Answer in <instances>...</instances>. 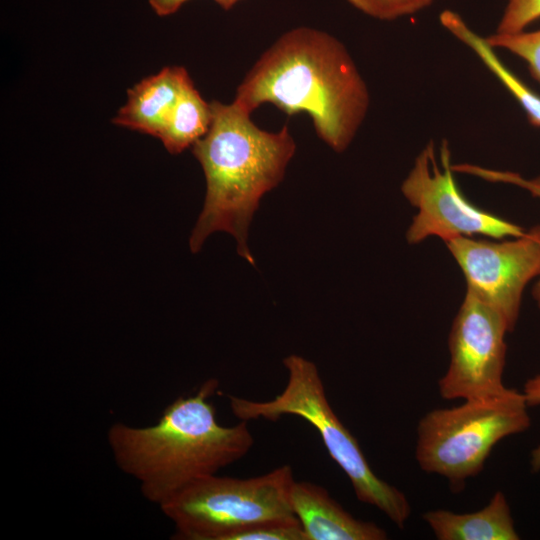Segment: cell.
<instances>
[{"label":"cell","mask_w":540,"mask_h":540,"mask_svg":"<svg viewBox=\"0 0 540 540\" xmlns=\"http://www.w3.org/2000/svg\"><path fill=\"white\" fill-rule=\"evenodd\" d=\"M540 19V0H507L496 33H516Z\"/></svg>","instance_id":"obj_18"},{"label":"cell","mask_w":540,"mask_h":540,"mask_svg":"<svg viewBox=\"0 0 540 540\" xmlns=\"http://www.w3.org/2000/svg\"><path fill=\"white\" fill-rule=\"evenodd\" d=\"M283 364L288 378L278 395L267 401L229 395L232 413L245 421L260 418L277 421L287 415L307 421L317 430L328 454L348 477L357 499L376 507L396 526L403 528L411 515L406 495L371 469L357 439L330 406L317 366L296 354L284 358Z\"/></svg>","instance_id":"obj_4"},{"label":"cell","mask_w":540,"mask_h":540,"mask_svg":"<svg viewBox=\"0 0 540 540\" xmlns=\"http://www.w3.org/2000/svg\"><path fill=\"white\" fill-rule=\"evenodd\" d=\"M507 332L500 314L466 290L449 333L450 363L438 381L440 396L464 401L504 392Z\"/></svg>","instance_id":"obj_8"},{"label":"cell","mask_w":540,"mask_h":540,"mask_svg":"<svg viewBox=\"0 0 540 540\" xmlns=\"http://www.w3.org/2000/svg\"><path fill=\"white\" fill-rule=\"evenodd\" d=\"M454 170L458 173L476 176L488 182L515 185L527 190L534 197L540 198V176L526 179L515 172L490 169L469 163L455 164ZM532 295L540 309V275L532 290Z\"/></svg>","instance_id":"obj_16"},{"label":"cell","mask_w":540,"mask_h":540,"mask_svg":"<svg viewBox=\"0 0 540 540\" xmlns=\"http://www.w3.org/2000/svg\"><path fill=\"white\" fill-rule=\"evenodd\" d=\"M453 172L446 141L440 148V165L433 141L415 158L401 185L402 194L417 209L406 232L409 244L421 243L429 237L447 242L464 236L501 240L524 234L521 226L472 204L460 191Z\"/></svg>","instance_id":"obj_7"},{"label":"cell","mask_w":540,"mask_h":540,"mask_svg":"<svg viewBox=\"0 0 540 540\" xmlns=\"http://www.w3.org/2000/svg\"><path fill=\"white\" fill-rule=\"evenodd\" d=\"M188 72L184 67H165L128 90L126 104L113 123L160 137L173 111Z\"/></svg>","instance_id":"obj_11"},{"label":"cell","mask_w":540,"mask_h":540,"mask_svg":"<svg viewBox=\"0 0 540 540\" xmlns=\"http://www.w3.org/2000/svg\"><path fill=\"white\" fill-rule=\"evenodd\" d=\"M188 0H149L154 12L159 16L175 13Z\"/></svg>","instance_id":"obj_21"},{"label":"cell","mask_w":540,"mask_h":540,"mask_svg":"<svg viewBox=\"0 0 540 540\" xmlns=\"http://www.w3.org/2000/svg\"><path fill=\"white\" fill-rule=\"evenodd\" d=\"M292 467L281 465L263 475L202 477L160 505L175 526V539L232 540L253 526L295 520L290 501Z\"/></svg>","instance_id":"obj_6"},{"label":"cell","mask_w":540,"mask_h":540,"mask_svg":"<svg viewBox=\"0 0 540 540\" xmlns=\"http://www.w3.org/2000/svg\"><path fill=\"white\" fill-rule=\"evenodd\" d=\"M494 49H504L521 58L532 78L540 84V29L516 33H494L485 37Z\"/></svg>","instance_id":"obj_15"},{"label":"cell","mask_w":540,"mask_h":540,"mask_svg":"<svg viewBox=\"0 0 540 540\" xmlns=\"http://www.w3.org/2000/svg\"><path fill=\"white\" fill-rule=\"evenodd\" d=\"M211 125V108L195 88L189 74L159 139L171 154H179L202 138Z\"/></svg>","instance_id":"obj_14"},{"label":"cell","mask_w":540,"mask_h":540,"mask_svg":"<svg viewBox=\"0 0 540 540\" xmlns=\"http://www.w3.org/2000/svg\"><path fill=\"white\" fill-rule=\"evenodd\" d=\"M524 394L507 388L427 412L418 422L415 459L422 471L445 478L453 492L480 474L493 448L531 424Z\"/></svg>","instance_id":"obj_5"},{"label":"cell","mask_w":540,"mask_h":540,"mask_svg":"<svg viewBox=\"0 0 540 540\" xmlns=\"http://www.w3.org/2000/svg\"><path fill=\"white\" fill-rule=\"evenodd\" d=\"M219 382L210 378L197 392L178 397L148 427L114 423L107 439L117 466L140 483L143 496L159 506L190 483L240 460L253 435L240 420L223 426L209 400Z\"/></svg>","instance_id":"obj_2"},{"label":"cell","mask_w":540,"mask_h":540,"mask_svg":"<svg viewBox=\"0 0 540 540\" xmlns=\"http://www.w3.org/2000/svg\"><path fill=\"white\" fill-rule=\"evenodd\" d=\"M522 393L529 408L540 406V374L526 381ZM530 464L533 472L540 470V445L532 450Z\"/></svg>","instance_id":"obj_20"},{"label":"cell","mask_w":540,"mask_h":540,"mask_svg":"<svg viewBox=\"0 0 540 540\" xmlns=\"http://www.w3.org/2000/svg\"><path fill=\"white\" fill-rule=\"evenodd\" d=\"M363 14L381 21H393L418 13L434 0H346Z\"/></svg>","instance_id":"obj_17"},{"label":"cell","mask_w":540,"mask_h":540,"mask_svg":"<svg viewBox=\"0 0 540 540\" xmlns=\"http://www.w3.org/2000/svg\"><path fill=\"white\" fill-rule=\"evenodd\" d=\"M232 540H306L298 519L267 522L235 535Z\"/></svg>","instance_id":"obj_19"},{"label":"cell","mask_w":540,"mask_h":540,"mask_svg":"<svg viewBox=\"0 0 540 540\" xmlns=\"http://www.w3.org/2000/svg\"><path fill=\"white\" fill-rule=\"evenodd\" d=\"M422 519L439 540H518L511 509L505 494L498 490L482 509L456 513L429 510Z\"/></svg>","instance_id":"obj_12"},{"label":"cell","mask_w":540,"mask_h":540,"mask_svg":"<svg viewBox=\"0 0 540 540\" xmlns=\"http://www.w3.org/2000/svg\"><path fill=\"white\" fill-rule=\"evenodd\" d=\"M211 125L192 146L206 179L202 211L190 236L197 253L216 231L230 233L237 252L254 265L247 239L248 229L263 195L279 185L296 143L288 125L277 132L259 128L251 114L234 101L210 102Z\"/></svg>","instance_id":"obj_3"},{"label":"cell","mask_w":540,"mask_h":540,"mask_svg":"<svg viewBox=\"0 0 540 540\" xmlns=\"http://www.w3.org/2000/svg\"><path fill=\"white\" fill-rule=\"evenodd\" d=\"M442 26L454 37L468 46L499 79L504 87L524 110L528 121L535 127H540V95L530 89L514 73H512L498 58L485 38L476 34L459 14L444 10L440 14Z\"/></svg>","instance_id":"obj_13"},{"label":"cell","mask_w":540,"mask_h":540,"mask_svg":"<svg viewBox=\"0 0 540 540\" xmlns=\"http://www.w3.org/2000/svg\"><path fill=\"white\" fill-rule=\"evenodd\" d=\"M445 244L465 277L467 290L498 312L511 332L525 287L540 275V224L510 240L464 236Z\"/></svg>","instance_id":"obj_9"},{"label":"cell","mask_w":540,"mask_h":540,"mask_svg":"<svg viewBox=\"0 0 540 540\" xmlns=\"http://www.w3.org/2000/svg\"><path fill=\"white\" fill-rule=\"evenodd\" d=\"M224 10H230L240 0H214Z\"/></svg>","instance_id":"obj_22"},{"label":"cell","mask_w":540,"mask_h":540,"mask_svg":"<svg viewBox=\"0 0 540 540\" xmlns=\"http://www.w3.org/2000/svg\"><path fill=\"white\" fill-rule=\"evenodd\" d=\"M233 101L250 114L264 103L288 116L307 113L318 137L341 153L365 120L370 95L341 41L300 26L283 33L262 53Z\"/></svg>","instance_id":"obj_1"},{"label":"cell","mask_w":540,"mask_h":540,"mask_svg":"<svg viewBox=\"0 0 540 540\" xmlns=\"http://www.w3.org/2000/svg\"><path fill=\"white\" fill-rule=\"evenodd\" d=\"M290 501L306 540H385L387 532L371 521L355 518L322 486L294 481Z\"/></svg>","instance_id":"obj_10"}]
</instances>
